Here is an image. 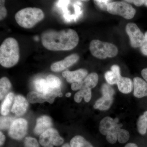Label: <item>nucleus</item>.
<instances>
[{"mask_svg":"<svg viewBox=\"0 0 147 147\" xmlns=\"http://www.w3.org/2000/svg\"><path fill=\"white\" fill-rule=\"evenodd\" d=\"M42 45L52 51H67L74 49L78 45L79 37L76 32L71 29L61 30H49L41 36Z\"/></svg>","mask_w":147,"mask_h":147,"instance_id":"f257e3e1","label":"nucleus"},{"mask_svg":"<svg viewBox=\"0 0 147 147\" xmlns=\"http://www.w3.org/2000/svg\"><path fill=\"white\" fill-rule=\"evenodd\" d=\"M19 59L18 42L13 38H7L0 47V64L4 67L9 68L16 65Z\"/></svg>","mask_w":147,"mask_h":147,"instance_id":"f03ea898","label":"nucleus"},{"mask_svg":"<svg viewBox=\"0 0 147 147\" xmlns=\"http://www.w3.org/2000/svg\"><path fill=\"white\" fill-rule=\"evenodd\" d=\"M41 9L36 7H27L19 11L15 15V19L20 26L30 29L35 26L44 18Z\"/></svg>","mask_w":147,"mask_h":147,"instance_id":"7ed1b4c3","label":"nucleus"},{"mask_svg":"<svg viewBox=\"0 0 147 147\" xmlns=\"http://www.w3.org/2000/svg\"><path fill=\"white\" fill-rule=\"evenodd\" d=\"M89 49L93 56L100 59L115 57L118 53L117 47L112 43L93 40L90 42Z\"/></svg>","mask_w":147,"mask_h":147,"instance_id":"20e7f679","label":"nucleus"},{"mask_svg":"<svg viewBox=\"0 0 147 147\" xmlns=\"http://www.w3.org/2000/svg\"><path fill=\"white\" fill-rule=\"evenodd\" d=\"M107 11L113 15H117L126 19H131L136 10L131 5L125 2H111L107 5Z\"/></svg>","mask_w":147,"mask_h":147,"instance_id":"39448f33","label":"nucleus"},{"mask_svg":"<svg viewBox=\"0 0 147 147\" xmlns=\"http://www.w3.org/2000/svg\"><path fill=\"white\" fill-rule=\"evenodd\" d=\"M39 142L43 147H53L62 144L64 140L56 129L51 128L40 135Z\"/></svg>","mask_w":147,"mask_h":147,"instance_id":"423d86ee","label":"nucleus"},{"mask_svg":"<svg viewBox=\"0 0 147 147\" xmlns=\"http://www.w3.org/2000/svg\"><path fill=\"white\" fill-rule=\"evenodd\" d=\"M125 30L130 38L131 47L134 48L141 47L145 41V35L134 23L127 24Z\"/></svg>","mask_w":147,"mask_h":147,"instance_id":"0eeeda50","label":"nucleus"},{"mask_svg":"<svg viewBox=\"0 0 147 147\" xmlns=\"http://www.w3.org/2000/svg\"><path fill=\"white\" fill-rule=\"evenodd\" d=\"M28 122L26 120L20 118L15 120L9 131V135L12 139L21 140L27 134Z\"/></svg>","mask_w":147,"mask_h":147,"instance_id":"6e6552de","label":"nucleus"},{"mask_svg":"<svg viewBox=\"0 0 147 147\" xmlns=\"http://www.w3.org/2000/svg\"><path fill=\"white\" fill-rule=\"evenodd\" d=\"M98 81V75L96 73L93 72L89 74L82 82L71 84V88L74 91L84 88L91 89L97 85Z\"/></svg>","mask_w":147,"mask_h":147,"instance_id":"1a4fd4ad","label":"nucleus"},{"mask_svg":"<svg viewBox=\"0 0 147 147\" xmlns=\"http://www.w3.org/2000/svg\"><path fill=\"white\" fill-rule=\"evenodd\" d=\"M79 56L74 54L69 55L63 60L53 63L51 66V70L55 72H59L64 70L76 63L79 59Z\"/></svg>","mask_w":147,"mask_h":147,"instance_id":"9d476101","label":"nucleus"},{"mask_svg":"<svg viewBox=\"0 0 147 147\" xmlns=\"http://www.w3.org/2000/svg\"><path fill=\"white\" fill-rule=\"evenodd\" d=\"M88 71L84 69H80L74 71H63L62 76L66 79L69 83H79L83 81V79L88 75Z\"/></svg>","mask_w":147,"mask_h":147,"instance_id":"9b49d317","label":"nucleus"},{"mask_svg":"<svg viewBox=\"0 0 147 147\" xmlns=\"http://www.w3.org/2000/svg\"><path fill=\"white\" fill-rule=\"evenodd\" d=\"M28 106V102L26 98L22 96L17 95L15 96L11 111L16 115H22L26 112Z\"/></svg>","mask_w":147,"mask_h":147,"instance_id":"f8f14e48","label":"nucleus"},{"mask_svg":"<svg viewBox=\"0 0 147 147\" xmlns=\"http://www.w3.org/2000/svg\"><path fill=\"white\" fill-rule=\"evenodd\" d=\"M53 122L50 117L43 116L37 119L36 124L34 129L35 134L41 135L47 129L51 128Z\"/></svg>","mask_w":147,"mask_h":147,"instance_id":"ddd939ff","label":"nucleus"},{"mask_svg":"<svg viewBox=\"0 0 147 147\" xmlns=\"http://www.w3.org/2000/svg\"><path fill=\"white\" fill-rule=\"evenodd\" d=\"M134 82V95L138 98L147 96V82L140 77H136Z\"/></svg>","mask_w":147,"mask_h":147,"instance_id":"4468645a","label":"nucleus"},{"mask_svg":"<svg viewBox=\"0 0 147 147\" xmlns=\"http://www.w3.org/2000/svg\"><path fill=\"white\" fill-rule=\"evenodd\" d=\"M119 119L116 118L113 119L109 117H106L100 121L99 129L100 133L104 135H107L117 124Z\"/></svg>","mask_w":147,"mask_h":147,"instance_id":"2eb2a0df","label":"nucleus"},{"mask_svg":"<svg viewBox=\"0 0 147 147\" xmlns=\"http://www.w3.org/2000/svg\"><path fill=\"white\" fill-rule=\"evenodd\" d=\"M121 76L119 67L117 65L112 66L111 70L107 71L105 74V80L109 85L117 84Z\"/></svg>","mask_w":147,"mask_h":147,"instance_id":"dca6fc26","label":"nucleus"},{"mask_svg":"<svg viewBox=\"0 0 147 147\" xmlns=\"http://www.w3.org/2000/svg\"><path fill=\"white\" fill-rule=\"evenodd\" d=\"M113 102V96L102 95L95 102L94 108L100 110H108L111 107Z\"/></svg>","mask_w":147,"mask_h":147,"instance_id":"f3484780","label":"nucleus"},{"mask_svg":"<svg viewBox=\"0 0 147 147\" xmlns=\"http://www.w3.org/2000/svg\"><path fill=\"white\" fill-rule=\"evenodd\" d=\"M117 84L119 90L123 94L129 93L133 89L132 81L127 77L121 76Z\"/></svg>","mask_w":147,"mask_h":147,"instance_id":"a211bd4d","label":"nucleus"},{"mask_svg":"<svg viewBox=\"0 0 147 147\" xmlns=\"http://www.w3.org/2000/svg\"><path fill=\"white\" fill-rule=\"evenodd\" d=\"M14 94L9 92L5 97V99L3 101L1 107V113L3 116L7 115L9 113L11 105L14 102Z\"/></svg>","mask_w":147,"mask_h":147,"instance_id":"6ab92c4d","label":"nucleus"},{"mask_svg":"<svg viewBox=\"0 0 147 147\" xmlns=\"http://www.w3.org/2000/svg\"><path fill=\"white\" fill-rule=\"evenodd\" d=\"M34 86L37 92L44 95L48 94L54 90L50 88L46 79H43L36 80L34 82Z\"/></svg>","mask_w":147,"mask_h":147,"instance_id":"aec40b11","label":"nucleus"},{"mask_svg":"<svg viewBox=\"0 0 147 147\" xmlns=\"http://www.w3.org/2000/svg\"><path fill=\"white\" fill-rule=\"evenodd\" d=\"M10 81L7 77H4L0 80V98L3 99L7 96L11 88Z\"/></svg>","mask_w":147,"mask_h":147,"instance_id":"412c9836","label":"nucleus"},{"mask_svg":"<svg viewBox=\"0 0 147 147\" xmlns=\"http://www.w3.org/2000/svg\"><path fill=\"white\" fill-rule=\"evenodd\" d=\"M92 93L91 89L84 88L80 90L75 94L74 100L77 102H80L83 98L86 102H89L91 99Z\"/></svg>","mask_w":147,"mask_h":147,"instance_id":"4be33fe9","label":"nucleus"},{"mask_svg":"<svg viewBox=\"0 0 147 147\" xmlns=\"http://www.w3.org/2000/svg\"><path fill=\"white\" fill-rule=\"evenodd\" d=\"M27 100L31 103H42L46 101L44 95L35 91L30 92L28 94Z\"/></svg>","mask_w":147,"mask_h":147,"instance_id":"5701e85b","label":"nucleus"},{"mask_svg":"<svg viewBox=\"0 0 147 147\" xmlns=\"http://www.w3.org/2000/svg\"><path fill=\"white\" fill-rule=\"evenodd\" d=\"M137 128L139 133L144 135L147 131V111L140 116L137 121Z\"/></svg>","mask_w":147,"mask_h":147,"instance_id":"b1692460","label":"nucleus"},{"mask_svg":"<svg viewBox=\"0 0 147 147\" xmlns=\"http://www.w3.org/2000/svg\"><path fill=\"white\" fill-rule=\"evenodd\" d=\"M91 145L87 142L84 137L81 136H76L71 139L70 142L71 147H88Z\"/></svg>","mask_w":147,"mask_h":147,"instance_id":"393cba45","label":"nucleus"},{"mask_svg":"<svg viewBox=\"0 0 147 147\" xmlns=\"http://www.w3.org/2000/svg\"><path fill=\"white\" fill-rule=\"evenodd\" d=\"M122 126V124H117L114 128L106 135V139L110 144H115L117 141V133L119 129Z\"/></svg>","mask_w":147,"mask_h":147,"instance_id":"a878e982","label":"nucleus"},{"mask_svg":"<svg viewBox=\"0 0 147 147\" xmlns=\"http://www.w3.org/2000/svg\"><path fill=\"white\" fill-rule=\"evenodd\" d=\"M46 81L51 89H60L61 82L60 79L55 75L50 74L47 76Z\"/></svg>","mask_w":147,"mask_h":147,"instance_id":"bb28decb","label":"nucleus"},{"mask_svg":"<svg viewBox=\"0 0 147 147\" xmlns=\"http://www.w3.org/2000/svg\"><path fill=\"white\" fill-rule=\"evenodd\" d=\"M15 120L13 118L10 117H1V129L6 130L10 128L13 121Z\"/></svg>","mask_w":147,"mask_h":147,"instance_id":"cd10ccee","label":"nucleus"},{"mask_svg":"<svg viewBox=\"0 0 147 147\" xmlns=\"http://www.w3.org/2000/svg\"><path fill=\"white\" fill-rule=\"evenodd\" d=\"M129 134L127 130L120 129L117 133V140L120 144H125L128 141Z\"/></svg>","mask_w":147,"mask_h":147,"instance_id":"c85d7f7f","label":"nucleus"},{"mask_svg":"<svg viewBox=\"0 0 147 147\" xmlns=\"http://www.w3.org/2000/svg\"><path fill=\"white\" fill-rule=\"evenodd\" d=\"M101 90L102 95L113 96L115 93V90L109 84H103Z\"/></svg>","mask_w":147,"mask_h":147,"instance_id":"c756f323","label":"nucleus"},{"mask_svg":"<svg viewBox=\"0 0 147 147\" xmlns=\"http://www.w3.org/2000/svg\"><path fill=\"white\" fill-rule=\"evenodd\" d=\"M24 144L25 147H39V144L36 139L30 137L26 138Z\"/></svg>","mask_w":147,"mask_h":147,"instance_id":"7c9ffc66","label":"nucleus"},{"mask_svg":"<svg viewBox=\"0 0 147 147\" xmlns=\"http://www.w3.org/2000/svg\"><path fill=\"white\" fill-rule=\"evenodd\" d=\"M0 20L1 21L5 18L7 15V11L4 6V1H0Z\"/></svg>","mask_w":147,"mask_h":147,"instance_id":"2f4dec72","label":"nucleus"},{"mask_svg":"<svg viewBox=\"0 0 147 147\" xmlns=\"http://www.w3.org/2000/svg\"><path fill=\"white\" fill-rule=\"evenodd\" d=\"M110 1H94V2L96 5L98 6L100 8L104 10H107V5Z\"/></svg>","mask_w":147,"mask_h":147,"instance_id":"473e14b6","label":"nucleus"},{"mask_svg":"<svg viewBox=\"0 0 147 147\" xmlns=\"http://www.w3.org/2000/svg\"><path fill=\"white\" fill-rule=\"evenodd\" d=\"M145 41L144 44L141 47V52L143 55L147 56V31L145 34Z\"/></svg>","mask_w":147,"mask_h":147,"instance_id":"72a5a7b5","label":"nucleus"},{"mask_svg":"<svg viewBox=\"0 0 147 147\" xmlns=\"http://www.w3.org/2000/svg\"><path fill=\"white\" fill-rule=\"evenodd\" d=\"M125 1L133 3L137 6L139 7L145 4L146 1Z\"/></svg>","mask_w":147,"mask_h":147,"instance_id":"f704fd0d","label":"nucleus"},{"mask_svg":"<svg viewBox=\"0 0 147 147\" xmlns=\"http://www.w3.org/2000/svg\"><path fill=\"white\" fill-rule=\"evenodd\" d=\"M141 74L145 81L147 82V68L144 69L142 70Z\"/></svg>","mask_w":147,"mask_h":147,"instance_id":"c9c22d12","label":"nucleus"},{"mask_svg":"<svg viewBox=\"0 0 147 147\" xmlns=\"http://www.w3.org/2000/svg\"><path fill=\"white\" fill-rule=\"evenodd\" d=\"M0 144L1 146H2L4 143L5 141V135L2 133V132H0Z\"/></svg>","mask_w":147,"mask_h":147,"instance_id":"e433bc0d","label":"nucleus"},{"mask_svg":"<svg viewBox=\"0 0 147 147\" xmlns=\"http://www.w3.org/2000/svg\"><path fill=\"white\" fill-rule=\"evenodd\" d=\"M125 147H138V146L134 143H128Z\"/></svg>","mask_w":147,"mask_h":147,"instance_id":"4c0bfd02","label":"nucleus"},{"mask_svg":"<svg viewBox=\"0 0 147 147\" xmlns=\"http://www.w3.org/2000/svg\"><path fill=\"white\" fill-rule=\"evenodd\" d=\"M62 147H71L70 145H69L68 144H66L63 145Z\"/></svg>","mask_w":147,"mask_h":147,"instance_id":"58836bf2","label":"nucleus"},{"mask_svg":"<svg viewBox=\"0 0 147 147\" xmlns=\"http://www.w3.org/2000/svg\"><path fill=\"white\" fill-rule=\"evenodd\" d=\"M71 93H69V92L67 93L66 94V97H69V96H71Z\"/></svg>","mask_w":147,"mask_h":147,"instance_id":"ea45409f","label":"nucleus"},{"mask_svg":"<svg viewBox=\"0 0 147 147\" xmlns=\"http://www.w3.org/2000/svg\"><path fill=\"white\" fill-rule=\"evenodd\" d=\"M145 5L147 6V1H146L145 3Z\"/></svg>","mask_w":147,"mask_h":147,"instance_id":"a19ab883","label":"nucleus"},{"mask_svg":"<svg viewBox=\"0 0 147 147\" xmlns=\"http://www.w3.org/2000/svg\"><path fill=\"white\" fill-rule=\"evenodd\" d=\"M88 147H93V146H92V144L91 145H90V146H89Z\"/></svg>","mask_w":147,"mask_h":147,"instance_id":"79ce46f5","label":"nucleus"}]
</instances>
